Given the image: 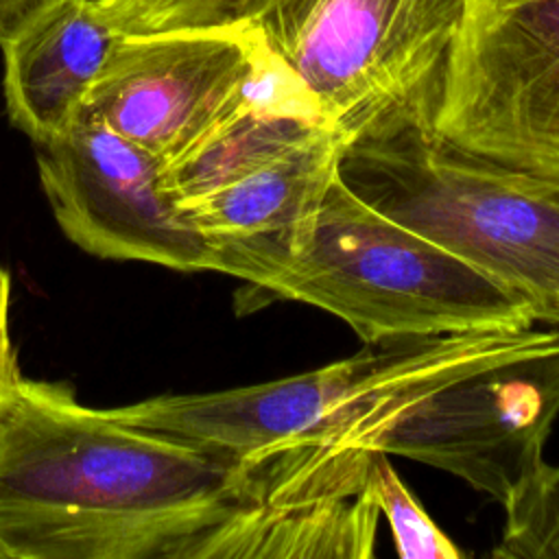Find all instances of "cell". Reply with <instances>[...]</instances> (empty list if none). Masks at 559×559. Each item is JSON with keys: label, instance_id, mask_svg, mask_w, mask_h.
<instances>
[{"label": "cell", "instance_id": "6da1fadb", "mask_svg": "<svg viewBox=\"0 0 559 559\" xmlns=\"http://www.w3.org/2000/svg\"><path fill=\"white\" fill-rule=\"evenodd\" d=\"M253 463L20 380L0 415L2 559H194Z\"/></svg>", "mask_w": 559, "mask_h": 559}, {"label": "cell", "instance_id": "7a4b0ae2", "mask_svg": "<svg viewBox=\"0 0 559 559\" xmlns=\"http://www.w3.org/2000/svg\"><path fill=\"white\" fill-rule=\"evenodd\" d=\"M555 347L559 325L371 343L349 358L297 376L210 393L157 395L114 411L129 424L258 463L295 445L345 448L424 393Z\"/></svg>", "mask_w": 559, "mask_h": 559}, {"label": "cell", "instance_id": "3957f363", "mask_svg": "<svg viewBox=\"0 0 559 559\" xmlns=\"http://www.w3.org/2000/svg\"><path fill=\"white\" fill-rule=\"evenodd\" d=\"M341 181L365 203L522 297L559 325V183L469 153L419 114L343 142Z\"/></svg>", "mask_w": 559, "mask_h": 559}, {"label": "cell", "instance_id": "277c9868", "mask_svg": "<svg viewBox=\"0 0 559 559\" xmlns=\"http://www.w3.org/2000/svg\"><path fill=\"white\" fill-rule=\"evenodd\" d=\"M258 295L321 308L367 345L537 323L531 304L365 203L338 173L308 247Z\"/></svg>", "mask_w": 559, "mask_h": 559}, {"label": "cell", "instance_id": "5b68a950", "mask_svg": "<svg viewBox=\"0 0 559 559\" xmlns=\"http://www.w3.org/2000/svg\"><path fill=\"white\" fill-rule=\"evenodd\" d=\"M467 0H264L251 20L277 66L345 140L428 120Z\"/></svg>", "mask_w": 559, "mask_h": 559}, {"label": "cell", "instance_id": "8992f818", "mask_svg": "<svg viewBox=\"0 0 559 559\" xmlns=\"http://www.w3.org/2000/svg\"><path fill=\"white\" fill-rule=\"evenodd\" d=\"M428 124L559 183V0H467Z\"/></svg>", "mask_w": 559, "mask_h": 559}, {"label": "cell", "instance_id": "52a82bcc", "mask_svg": "<svg viewBox=\"0 0 559 559\" xmlns=\"http://www.w3.org/2000/svg\"><path fill=\"white\" fill-rule=\"evenodd\" d=\"M559 415V347L461 376L345 448L413 459L463 478L504 509L537 474Z\"/></svg>", "mask_w": 559, "mask_h": 559}, {"label": "cell", "instance_id": "ba28073f", "mask_svg": "<svg viewBox=\"0 0 559 559\" xmlns=\"http://www.w3.org/2000/svg\"><path fill=\"white\" fill-rule=\"evenodd\" d=\"M273 68L251 26L124 33L81 111L168 166L245 107Z\"/></svg>", "mask_w": 559, "mask_h": 559}, {"label": "cell", "instance_id": "9c48e42d", "mask_svg": "<svg viewBox=\"0 0 559 559\" xmlns=\"http://www.w3.org/2000/svg\"><path fill=\"white\" fill-rule=\"evenodd\" d=\"M44 194L83 251L175 271H212L210 251L164 181V164L103 120L79 111L35 144Z\"/></svg>", "mask_w": 559, "mask_h": 559}, {"label": "cell", "instance_id": "30bf717a", "mask_svg": "<svg viewBox=\"0 0 559 559\" xmlns=\"http://www.w3.org/2000/svg\"><path fill=\"white\" fill-rule=\"evenodd\" d=\"M371 454L295 445L253 463L247 493L194 559L371 557L380 520L365 489Z\"/></svg>", "mask_w": 559, "mask_h": 559}, {"label": "cell", "instance_id": "8fae6325", "mask_svg": "<svg viewBox=\"0 0 559 559\" xmlns=\"http://www.w3.org/2000/svg\"><path fill=\"white\" fill-rule=\"evenodd\" d=\"M343 142L323 124L181 201L210 251L212 271L238 277L255 293L275 282L310 242Z\"/></svg>", "mask_w": 559, "mask_h": 559}, {"label": "cell", "instance_id": "7c38bea8", "mask_svg": "<svg viewBox=\"0 0 559 559\" xmlns=\"http://www.w3.org/2000/svg\"><path fill=\"white\" fill-rule=\"evenodd\" d=\"M122 35L98 0H41L0 37L11 122L35 144L61 133Z\"/></svg>", "mask_w": 559, "mask_h": 559}, {"label": "cell", "instance_id": "4fadbf2b", "mask_svg": "<svg viewBox=\"0 0 559 559\" xmlns=\"http://www.w3.org/2000/svg\"><path fill=\"white\" fill-rule=\"evenodd\" d=\"M367 496L386 520L395 550L404 559H459L461 550L424 511L419 500L397 476L389 454L373 452L367 469Z\"/></svg>", "mask_w": 559, "mask_h": 559}, {"label": "cell", "instance_id": "5bb4252c", "mask_svg": "<svg viewBox=\"0 0 559 559\" xmlns=\"http://www.w3.org/2000/svg\"><path fill=\"white\" fill-rule=\"evenodd\" d=\"M504 513L493 557L559 559V465L544 461Z\"/></svg>", "mask_w": 559, "mask_h": 559}, {"label": "cell", "instance_id": "9a60e30c", "mask_svg": "<svg viewBox=\"0 0 559 559\" xmlns=\"http://www.w3.org/2000/svg\"><path fill=\"white\" fill-rule=\"evenodd\" d=\"M264 0H98L124 33L247 26Z\"/></svg>", "mask_w": 559, "mask_h": 559}, {"label": "cell", "instance_id": "2e32d148", "mask_svg": "<svg viewBox=\"0 0 559 559\" xmlns=\"http://www.w3.org/2000/svg\"><path fill=\"white\" fill-rule=\"evenodd\" d=\"M22 380L17 349L11 338V277L0 269V415Z\"/></svg>", "mask_w": 559, "mask_h": 559}, {"label": "cell", "instance_id": "e0dca14e", "mask_svg": "<svg viewBox=\"0 0 559 559\" xmlns=\"http://www.w3.org/2000/svg\"><path fill=\"white\" fill-rule=\"evenodd\" d=\"M41 0H0V37L7 35Z\"/></svg>", "mask_w": 559, "mask_h": 559}, {"label": "cell", "instance_id": "ac0fdd59", "mask_svg": "<svg viewBox=\"0 0 559 559\" xmlns=\"http://www.w3.org/2000/svg\"><path fill=\"white\" fill-rule=\"evenodd\" d=\"M0 559H2V552H0Z\"/></svg>", "mask_w": 559, "mask_h": 559}]
</instances>
